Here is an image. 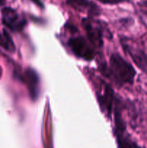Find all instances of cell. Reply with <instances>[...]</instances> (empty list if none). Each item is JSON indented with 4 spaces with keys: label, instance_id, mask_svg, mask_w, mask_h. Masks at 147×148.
Masks as SVG:
<instances>
[{
    "label": "cell",
    "instance_id": "cell-1",
    "mask_svg": "<svg viewBox=\"0 0 147 148\" xmlns=\"http://www.w3.org/2000/svg\"><path fill=\"white\" fill-rule=\"evenodd\" d=\"M108 74L115 83L123 85L133 82L135 70L120 55L112 53L110 58Z\"/></svg>",
    "mask_w": 147,
    "mask_h": 148
},
{
    "label": "cell",
    "instance_id": "cell-2",
    "mask_svg": "<svg viewBox=\"0 0 147 148\" xmlns=\"http://www.w3.org/2000/svg\"><path fill=\"white\" fill-rule=\"evenodd\" d=\"M68 45L77 57L86 61H92L94 59L93 49L82 36L71 38L68 41Z\"/></svg>",
    "mask_w": 147,
    "mask_h": 148
},
{
    "label": "cell",
    "instance_id": "cell-3",
    "mask_svg": "<svg viewBox=\"0 0 147 148\" xmlns=\"http://www.w3.org/2000/svg\"><path fill=\"white\" fill-rule=\"evenodd\" d=\"M121 43L123 49L131 56L137 67L147 74V53L140 48L134 46L125 39H122Z\"/></svg>",
    "mask_w": 147,
    "mask_h": 148
},
{
    "label": "cell",
    "instance_id": "cell-4",
    "mask_svg": "<svg viewBox=\"0 0 147 148\" xmlns=\"http://www.w3.org/2000/svg\"><path fill=\"white\" fill-rule=\"evenodd\" d=\"M1 14L4 25L12 31H20L25 25V20L11 7L3 8Z\"/></svg>",
    "mask_w": 147,
    "mask_h": 148
},
{
    "label": "cell",
    "instance_id": "cell-5",
    "mask_svg": "<svg viewBox=\"0 0 147 148\" xmlns=\"http://www.w3.org/2000/svg\"><path fill=\"white\" fill-rule=\"evenodd\" d=\"M22 79L27 86L30 98L35 101L40 91V82L37 72L33 68H27L22 75Z\"/></svg>",
    "mask_w": 147,
    "mask_h": 148
},
{
    "label": "cell",
    "instance_id": "cell-6",
    "mask_svg": "<svg viewBox=\"0 0 147 148\" xmlns=\"http://www.w3.org/2000/svg\"><path fill=\"white\" fill-rule=\"evenodd\" d=\"M82 26L92 44L98 48L102 47L103 45L102 30L99 27L94 24L93 20L90 18L83 19Z\"/></svg>",
    "mask_w": 147,
    "mask_h": 148
},
{
    "label": "cell",
    "instance_id": "cell-7",
    "mask_svg": "<svg viewBox=\"0 0 147 148\" xmlns=\"http://www.w3.org/2000/svg\"><path fill=\"white\" fill-rule=\"evenodd\" d=\"M66 4L74 10L86 12L92 15H96L99 13V7L90 0H66Z\"/></svg>",
    "mask_w": 147,
    "mask_h": 148
},
{
    "label": "cell",
    "instance_id": "cell-8",
    "mask_svg": "<svg viewBox=\"0 0 147 148\" xmlns=\"http://www.w3.org/2000/svg\"><path fill=\"white\" fill-rule=\"evenodd\" d=\"M114 95L112 90L108 87H105V92L102 95L98 96V101L103 109L106 110L108 114L110 115L112 114V103L114 101Z\"/></svg>",
    "mask_w": 147,
    "mask_h": 148
},
{
    "label": "cell",
    "instance_id": "cell-9",
    "mask_svg": "<svg viewBox=\"0 0 147 148\" xmlns=\"http://www.w3.org/2000/svg\"><path fill=\"white\" fill-rule=\"evenodd\" d=\"M124 131H125V130H115L117 137H118V148H140L131 139L124 135Z\"/></svg>",
    "mask_w": 147,
    "mask_h": 148
},
{
    "label": "cell",
    "instance_id": "cell-10",
    "mask_svg": "<svg viewBox=\"0 0 147 148\" xmlns=\"http://www.w3.org/2000/svg\"><path fill=\"white\" fill-rule=\"evenodd\" d=\"M0 46L10 52H14L15 51L14 42L6 30H3V34L0 33Z\"/></svg>",
    "mask_w": 147,
    "mask_h": 148
},
{
    "label": "cell",
    "instance_id": "cell-11",
    "mask_svg": "<svg viewBox=\"0 0 147 148\" xmlns=\"http://www.w3.org/2000/svg\"><path fill=\"white\" fill-rule=\"evenodd\" d=\"M98 1L105 4H118L123 2L125 0H98Z\"/></svg>",
    "mask_w": 147,
    "mask_h": 148
},
{
    "label": "cell",
    "instance_id": "cell-12",
    "mask_svg": "<svg viewBox=\"0 0 147 148\" xmlns=\"http://www.w3.org/2000/svg\"><path fill=\"white\" fill-rule=\"evenodd\" d=\"M32 1H33V3H35L37 6H38V7H42V8L43 7V2H42L41 0H32Z\"/></svg>",
    "mask_w": 147,
    "mask_h": 148
},
{
    "label": "cell",
    "instance_id": "cell-13",
    "mask_svg": "<svg viewBox=\"0 0 147 148\" xmlns=\"http://www.w3.org/2000/svg\"><path fill=\"white\" fill-rule=\"evenodd\" d=\"M141 4H142L143 6H144V7H147V0H145V1H143L142 2H141Z\"/></svg>",
    "mask_w": 147,
    "mask_h": 148
},
{
    "label": "cell",
    "instance_id": "cell-14",
    "mask_svg": "<svg viewBox=\"0 0 147 148\" xmlns=\"http://www.w3.org/2000/svg\"><path fill=\"white\" fill-rule=\"evenodd\" d=\"M4 3V0H0V4H2Z\"/></svg>",
    "mask_w": 147,
    "mask_h": 148
}]
</instances>
